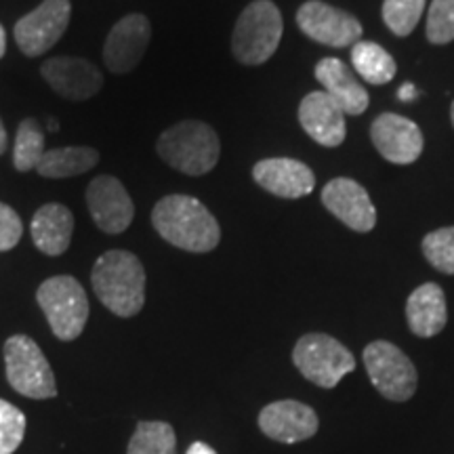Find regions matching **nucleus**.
Masks as SVG:
<instances>
[{"instance_id": "nucleus-24", "label": "nucleus", "mask_w": 454, "mask_h": 454, "mask_svg": "<svg viewBox=\"0 0 454 454\" xmlns=\"http://www.w3.org/2000/svg\"><path fill=\"white\" fill-rule=\"evenodd\" d=\"M127 454H177V435L164 421H141L129 442Z\"/></svg>"}, {"instance_id": "nucleus-3", "label": "nucleus", "mask_w": 454, "mask_h": 454, "mask_svg": "<svg viewBox=\"0 0 454 454\" xmlns=\"http://www.w3.org/2000/svg\"><path fill=\"white\" fill-rule=\"evenodd\" d=\"M156 150L170 168L200 177L217 167L221 144L215 129L207 122L185 121L164 130Z\"/></svg>"}, {"instance_id": "nucleus-11", "label": "nucleus", "mask_w": 454, "mask_h": 454, "mask_svg": "<svg viewBox=\"0 0 454 454\" xmlns=\"http://www.w3.org/2000/svg\"><path fill=\"white\" fill-rule=\"evenodd\" d=\"M87 207L95 225L106 234H122L135 217V204L127 187L112 175H99L87 187Z\"/></svg>"}, {"instance_id": "nucleus-19", "label": "nucleus", "mask_w": 454, "mask_h": 454, "mask_svg": "<svg viewBox=\"0 0 454 454\" xmlns=\"http://www.w3.org/2000/svg\"><path fill=\"white\" fill-rule=\"evenodd\" d=\"M316 81L322 84V90L343 110V114L360 116L366 112L368 90L337 57H325L322 61H317Z\"/></svg>"}, {"instance_id": "nucleus-21", "label": "nucleus", "mask_w": 454, "mask_h": 454, "mask_svg": "<svg viewBox=\"0 0 454 454\" xmlns=\"http://www.w3.org/2000/svg\"><path fill=\"white\" fill-rule=\"evenodd\" d=\"M32 240L49 257H59L70 248L74 234V215L64 204L49 202L32 217Z\"/></svg>"}, {"instance_id": "nucleus-33", "label": "nucleus", "mask_w": 454, "mask_h": 454, "mask_svg": "<svg viewBox=\"0 0 454 454\" xmlns=\"http://www.w3.org/2000/svg\"><path fill=\"white\" fill-rule=\"evenodd\" d=\"M9 145V137H7V130H4V124L0 121V156L4 154V150H7Z\"/></svg>"}, {"instance_id": "nucleus-5", "label": "nucleus", "mask_w": 454, "mask_h": 454, "mask_svg": "<svg viewBox=\"0 0 454 454\" xmlns=\"http://www.w3.org/2000/svg\"><path fill=\"white\" fill-rule=\"evenodd\" d=\"M36 301L57 339H78L89 320V299L82 284L72 276H53L36 291Z\"/></svg>"}, {"instance_id": "nucleus-26", "label": "nucleus", "mask_w": 454, "mask_h": 454, "mask_svg": "<svg viewBox=\"0 0 454 454\" xmlns=\"http://www.w3.org/2000/svg\"><path fill=\"white\" fill-rule=\"evenodd\" d=\"M425 0H385L383 21L395 36H408L421 21Z\"/></svg>"}, {"instance_id": "nucleus-29", "label": "nucleus", "mask_w": 454, "mask_h": 454, "mask_svg": "<svg viewBox=\"0 0 454 454\" xmlns=\"http://www.w3.org/2000/svg\"><path fill=\"white\" fill-rule=\"evenodd\" d=\"M427 41L448 44L454 41V0H434L427 11Z\"/></svg>"}, {"instance_id": "nucleus-1", "label": "nucleus", "mask_w": 454, "mask_h": 454, "mask_svg": "<svg viewBox=\"0 0 454 454\" xmlns=\"http://www.w3.org/2000/svg\"><path fill=\"white\" fill-rule=\"evenodd\" d=\"M152 223L164 240L187 253H211L221 240L217 219L194 196H164L152 211Z\"/></svg>"}, {"instance_id": "nucleus-17", "label": "nucleus", "mask_w": 454, "mask_h": 454, "mask_svg": "<svg viewBox=\"0 0 454 454\" xmlns=\"http://www.w3.org/2000/svg\"><path fill=\"white\" fill-rule=\"evenodd\" d=\"M253 177L265 192L278 198L309 196L316 187V175L308 164L294 158H265L253 168Z\"/></svg>"}, {"instance_id": "nucleus-14", "label": "nucleus", "mask_w": 454, "mask_h": 454, "mask_svg": "<svg viewBox=\"0 0 454 454\" xmlns=\"http://www.w3.org/2000/svg\"><path fill=\"white\" fill-rule=\"evenodd\" d=\"M374 147L387 162L412 164L423 154V133L411 118L400 114H381L371 127Z\"/></svg>"}, {"instance_id": "nucleus-15", "label": "nucleus", "mask_w": 454, "mask_h": 454, "mask_svg": "<svg viewBox=\"0 0 454 454\" xmlns=\"http://www.w3.org/2000/svg\"><path fill=\"white\" fill-rule=\"evenodd\" d=\"M44 81L67 101H87L104 87L99 67L82 57H53L41 67Z\"/></svg>"}, {"instance_id": "nucleus-10", "label": "nucleus", "mask_w": 454, "mask_h": 454, "mask_svg": "<svg viewBox=\"0 0 454 454\" xmlns=\"http://www.w3.org/2000/svg\"><path fill=\"white\" fill-rule=\"evenodd\" d=\"M297 26L311 41L326 47H354L362 41V24L348 11L334 9L322 0H309L297 11Z\"/></svg>"}, {"instance_id": "nucleus-35", "label": "nucleus", "mask_w": 454, "mask_h": 454, "mask_svg": "<svg viewBox=\"0 0 454 454\" xmlns=\"http://www.w3.org/2000/svg\"><path fill=\"white\" fill-rule=\"evenodd\" d=\"M57 129H59V124H57V121H49V130H51V133H55Z\"/></svg>"}, {"instance_id": "nucleus-23", "label": "nucleus", "mask_w": 454, "mask_h": 454, "mask_svg": "<svg viewBox=\"0 0 454 454\" xmlns=\"http://www.w3.org/2000/svg\"><path fill=\"white\" fill-rule=\"evenodd\" d=\"M351 64L357 76L371 84H387L394 81L397 66L381 44L360 41L351 47Z\"/></svg>"}, {"instance_id": "nucleus-32", "label": "nucleus", "mask_w": 454, "mask_h": 454, "mask_svg": "<svg viewBox=\"0 0 454 454\" xmlns=\"http://www.w3.org/2000/svg\"><path fill=\"white\" fill-rule=\"evenodd\" d=\"M414 95H417V89H414L412 84H404V87L400 89V99L402 101H412Z\"/></svg>"}, {"instance_id": "nucleus-30", "label": "nucleus", "mask_w": 454, "mask_h": 454, "mask_svg": "<svg viewBox=\"0 0 454 454\" xmlns=\"http://www.w3.org/2000/svg\"><path fill=\"white\" fill-rule=\"evenodd\" d=\"M24 234V223L9 204L0 202V253L11 251Z\"/></svg>"}, {"instance_id": "nucleus-18", "label": "nucleus", "mask_w": 454, "mask_h": 454, "mask_svg": "<svg viewBox=\"0 0 454 454\" xmlns=\"http://www.w3.org/2000/svg\"><path fill=\"white\" fill-rule=\"evenodd\" d=\"M299 122L305 133L316 144L325 147H337L345 141V114L325 90H314L305 95L299 106Z\"/></svg>"}, {"instance_id": "nucleus-7", "label": "nucleus", "mask_w": 454, "mask_h": 454, "mask_svg": "<svg viewBox=\"0 0 454 454\" xmlns=\"http://www.w3.org/2000/svg\"><path fill=\"white\" fill-rule=\"evenodd\" d=\"M7 381L17 394L32 400H49L57 395L55 374L38 343L26 334H13L4 343Z\"/></svg>"}, {"instance_id": "nucleus-34", "label": "nucleus", "mask_w": 454, "mask_h": 454, "mask_svg": "<svg viewBox=\"0 0 454 454\" xmlns=\"http://www.w3.org/2000/svg\"><path fill=\"white\" fill-rule=\"evenodd\" d=\"M4 51H7V32H4L3 26H0V59H3Z\"/></svg>"}, {"instance_id": "nucleus-8", "label": "nucleus", "mask_w": 454, "mask_h": 454, "mask_svg": "<svg viewBox=\"0 0 454 454\" xmlns=\"http://www.w3.org/2000/svg\"><path fill=\"white\" fill-rule=\"evenodd\" d=\"M366 374L389 402H406L417 391L419 374L412 360L389 340H372L364 349Z\"/></svg>"}, {"instance_id": "nucleus-27", "label": "nucleus", "mask_w": 454, "mask_h": 454, "mask_svg": "<svg viewBox=\"0 0 454 454\" xmlns=\"http://www.w3.org/2000/svg\"><path fill=\"white\" fill-rule=\"evenodd\" d=\"M423 254L442 274L454 276V225L440 227L423 238Z\"/></svg>"}, {"instance_id": "nucleus-28", "label": "nucleus", "mask_w": 454, "mask_h": 454, "mask_svg": "<svg viewBox=\"0 0 454 454\" xmlns=\"http://www.w3.org/2000/svg\"><path fill=\"white\" fill-rule=\"evenodd\" d=\"M26 414L7 400H0V454H13L24 442Z\"/></svg>"}, {"instance_id": "nucleus-4", "label": "nucleus", "mask_w": 454, "mask_h": 454, "mask_svg": "<svg viewBox=\"0 0 454 454\" xmlns=\"http://www.w3.org/2000/svg\"><path fill=\"white\" fill-rule=\"evenodd\" d=\"M282 13L271 0H254L238 17L231 51L244 66H261L282 41Z\"/></svg>"}, {"instance_id": "nucleus-25", "label": "nucleus", "mask_w": 454, "mask_h": 454, "mask_svg": "<svg viewBox=\"0 0 454 454\" xmlns=\"http://www.w3.org/2000/svg\"><path fill=\"white\" fill-rule=\"evenodd\" d=\"M44 133L38 127L34 118H26L21 121L20 129H17L15 147H13V164L17 170L26 173L38 167L41 158L44 156Z\"/></svg>"}, {"instance_id": "nucleus-31", "label": "nucleus", "mask_w": 454, "mask_h": 454, "mask_svg": "<svg viewBox=\"0 0 454 454\" xmlns=\"http://www.w3.org/2000/svg\"><path fill=\"white\" fill-rule=\"evenodd\" d=\"M185 454H217L213 446H208L207 442H194L190 448H187Z\"/></svg>"}, {"instance_id": "nucleus-16", "label": "nucleus", "mask_w": 454, "mask_h": 454, "mask_svg": "<svg viewBox=\"0 0 454 454\" xmlns=\"http://www.w3.org/2000/svg\"><path fill=\"white\" fill-rule=\"evenodd\" d=\"M322 204L349 230L366 234L377 225V211L368 192L357 181L337 177L322 190Z\"/></svg>"}, {"instance_id": "nucleus-9", "label": "nucleus", "mask_w": 454, "mask_h": 454, "mask_svg": "<svg viewBox=\"0 0 454 454\" xmlns=\"http://www.w3.org/2000/svg\"><path fill=\"white\" fill-rule=\"evenodd\" d=\"M70 0H44L41 7L21 17L15 24V43L21 53L38 57L53 49L70 24Z\"/></svg>"}, {"instance_id": "nucleus-20", "label": "nucleus", "mask_w": 454, "mask_h": 454, "mask_svg": "<svg viewBox=\"0 0 454 454\" xmlns=\"http://www.w3.org/2000/svg\"><path fill=\"white\" fill-rule=\"evenodd\" d=\"M408 328L421 339L435 337L444 331L448 322L446 294L442 286L434 282H425L414 288L406 301Z\"/></svg>"}, {"instance_id": "nucleus-22", "label": "nucleus", "mask_w": 454, "mask_h": 454, "mask_svg": "<svg viewBox=\"0 0 454 454\" xmlns=\"http://www.w3.org/2000/svg\"><path fill=\"white\" fill-rule=\"evenodd\" d=\"M99 162V152L89 145H67L44 152L38 162V175L47 179H66L87 173Z\"/></svg>"}, {"instance_id": "nucleus-6", "label": "nucleus", "mask_w": 454, "mask_h": 454, "mask_svg": "<svg viewBox=\"0 0 454 454\" xmlns=\"http://www.w3.org/2000/svg\"><path fill=\"white\" fill-rule=\"evenodd\" d=\"M297 371L322 389H333L345 374L354 372V354L340 340L325 333L303 334L293 349Z\"/></svg>"}, {"instance_id": "nucleus-36", "label": "nucleus", "mask_w": 454, "mask_h": 454, "mask_svg": "<svg viewBox=\"0 0 454 454\" xmlns=\"http://www.w3.org/2000/svg\"><path fill=\"white\" fill-rule=\"evenodd\" d=\"M450 121L454 124V101H452V107H450Z\"/></svg>"}, {"instance_id": "nucleus-13", "label": "nucleus", "mask_w": 454, "mask_h": 454, "mask_svg": "<svg viewBox=\"0 0 454 454\" xmlns=\"http://www.w3.org/2000/svg\"><path fill=\"white\" fill-rule=\"evenodd\" d=\"M320 427L316 411L297 400L271 402L259 412V429L280 444H297L314 438Z\"/></svg>"}, {"instance_id": "nucleus-2", "label": "nucleus", "mask_w": 454, "mask_h": 454, "mask_svg": "<svg viewBox=\"0 0 454 454\" xmlns=\"http://www.w3.org/2000/svg\"><path fill=\"white\" fill-rule=\"evenodd\" d=\"M90 284L112 314L133 317L145 303V270L137 254L107 251L95 261Z\"/></svg>"}, {"instance_id": "nucleus-12", "label": "nucleus", "mask_w": 454, "mask_h": 454, "mask_svg": "<svg viewBox=\"0 0 454 454\" xmlns=\"http://www.w3.org/2000/svg\"><path fill=\"white\" fill-rule=\"evenodd\" d=\"M152 27L145 15L130 13L122 17L107 34L104 44V61L114 74H127L139 66L150 47Z\"/></svg>"}]
</instances>
